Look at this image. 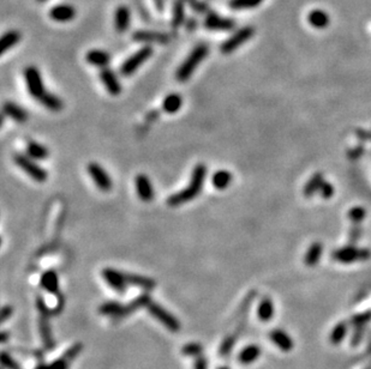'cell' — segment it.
Wrapping results in <instances>:
<instances>
[{
  "label": "cell",
  "mask_w": 371,
  "mask_h": 369,
  "mask_svg": "<svg viewBox=\"0 0 371 369\" xmlns=\"http://www.w3.org/2000/svg\"><path fill=\"white\" fill-rule=\"evenodd\" d=\"M205 176H207V167L204 164L196 165L191 173V179H190L189 186L186 189L179 191V192L174 193L171 197H168V207L177 208L195 199L202 192V190H203Z\"/></svg>",
  "instance_id": "1"
},
{
  "label": "cell",
  "mask_w": 371,
  "mask_h": 369,
  "mask_svg": "<svg viewBox=\"0 0 371 369\" xmlns=\"http://www.w3.org/2000/svg\"><path fill=\"white\" fill-rule=\"evenodd\" d=\"M208 53H209V46L207 44H198L196 46V47L190 52V54L186 57V59L180 64L179 67H178L176 72L177 81L180 83L189 81L190 77L192 76V73L195 72L197 66L205 59Z\"/></svg>",
  "instance_id": "2"
},
{
  "label": "cell",
  "mask_w": 371,
  "mask_h": 369,
  "mask_svg": "<svg viewBox=\"0 0 371 369\" xmlns=\"http://www.w3.org/2000/svg\"><path fill=\"white\" fill-rule=\"evenodd\" d=\"M332 258L341 264H353L357 261H366L371 258V251L369 248H358L354 246H345V247L335 250L332 253Z\"/></svg>",
  "instance_id": "3"
},
{
  "label": "cell",
  "mask_w": 371,
  "mask_h": 369,
  "mask_svg": "<svg viewBox=\"0 0 371 369\" xmlns=\"http://www.w3.org/2000/svg\"><path fill=\"white\" fill-rule=\"evenodd\" d=\"M153 52L154 51H153L152 46L144 45L142 48H140L136 53H134L131 57H129L128 59L121 64L120 69H119L120 75L124 77L134 75V73L139 70V67L142 66L143 64L152 57Z\"/></svg>",
  "instance_id": "4"
},
{
  "label": "cell",
  "mask_w": 371,
  "mask_h": 369,
  "mask_svg": "<svg viewBox=\"0 0 371 369\" xmlns=\"http://www.w3.org/2000/svg\"><path fill=\"white\" fill-rule=\"evenodd\" d=\"M149 314L158 320L160 324H162L168 331L171 332H178L180 330V322L173 314H171L166 308L161 306V304L150 301L147 306Z\"/></svg>",
  "instance_id": "5"
},
{
  "label": "cell",
  "mask_w": 371,
  "mask_h": 369,
  "mask_svg": "<svg viewBox=\"0 0 371 369\" xmlns=\"http://www.w3.org/2000/svg\"><path fill=\"white\" fill-rule=\"evenodd\" d=\"M254 35H255V29L253 27L241 28L220 45V52L223 54H231L245 42L249 41Z\"/></svg>",
  "instance_id": "6"
},
{
  "label": "cell",
  "mask_w": 371,
  "mask_h": 369,
  "mask_svg": "<svg viewBox=\"0 0 371 369\" xmlns=\"http://www.w3.org/2000/svg\"><path fill=\"white\" fill-rule=\"evenodd\" d=\"M15 163L20 167L24 173H27L32 177L33 180L38 181V182H44V181L47 180V171L45 170L44 168H41L38 163H35L33 161V158H30L28 155H15Z\"/></svg>",
  "instance_id": "7"
},
{
  "label": "cell",
  "mask_w": 371,
  "mask_h": 369,
  "mask_svg": "<svg viewBox=\"0 0 371 369\" xmlns=\"http://www.w3.org/2000/svg\"><path fill=\"white\" fill-rule=\"evenodd\" d=\"M24 79H26L29 94L36 100H40V97L45 94L46 90L41 72H40L38 67L27 66L26 70H24Z\"/></svg>",
  "instance_id": "8"
},
{
  "label": "cell",
  "mask_w": 371,
  "mask_h": 369,
  "mask_svg": "<svg viewBox=\"0 0 371 369\" xmlns=\"http://www.w3.org/2000/svg\"><path fill=\"white\" fill-rule=\"evenodd\" d=\"M133 40L140 44L167 45L171 42V35L167 33L153 32V30H136L133 34Z\"/></svg>",
  "instance_id": "9"
},
{
  "label": "cell",
  "mask_w": 371,
  "mask_h": 369,
  "mask_svg": "<svg viewBox=\"0 0 371 369\" xmlns=\"http://www.w3.org/2000/svg\"><path fill=\"white\" fill-rule=\"evenodd\" d=\"M88 173L90 175V177L93 179L94 183L96 184V187L103 192H108L112 189V179L109 176L108 173L103 169L99 163H90L88 165Z\"/></svg>",
  "instance_id": "10"
},
{
  "label": "cell",
  "mask_w": 371,
  "mask_h": 369,
  "mask_svg": "<svg viewBox=\"0 0 371 369\" xmlns=\"http://www.w3.org/2000/svg\"><path fill=\"white\" fill-rule=\"evenodd\" d=\"M102 278L108 284V287H111L115 293H127L129 284L127 282V278H125V273L118 271V270L107 267V269L102 270Z\"/></svg>",
  "instance_id": "11"
},
{
  "label": "cell",
  "mask_w": 371,
  "mask_h": 369,
  "mask_svg": "<svg viewBox=\"0 0 371 369\" xmlns=\"http://www.w3.org/2000/svg\"><path fill=\"white\" fill-rule=\"evenodd\" d=\"M204 27L211 32H229L234 29L235 22L232 18L221 17L215 12H209L204 20Z\"/></svg>",
  "instance_id": "12"
},
{
  "label": "cell",
  "mask_w": 371,
  "mask_h": 369,
  "mask_svg": "<svg viewBox=\"0 0 371 369\" xmlns=\"http://www.w3.org/2000/svg\"><path fill=\"white\" fill-rule=\"evenodd\" d=\"M100 79L102 82V84L105 85L106 90L113 96H118L121 92V84L119 82L118 77L111 69L105 67V69L101 70L100 72Z\"/></svg>",
  "instance_id": "13"
},
{
  "label": "cell",
  "mask_w": 371,
  "mask_h": 369,
  "mask_svg": "<svg viewBox=\"0 0 371 369\" xmlns=\"http://www.w3.org/2000/svg\"><path fill=\"white\" fill-rule=\"evenodd\" d=\"M50 17L59 23L70 22L76 17V9L69 4L56 5L50 10Z\"/></svg>",
  "instance_id": "14"
},
{
  "label": "cell",
  "mask_w": 371,
  "mask_h": 369,
  "mask_svg": "<svg viewBox=\"0 0 371 369\" xmlns=\"http://www.w3.org/2000/svg\"><path fill=\"white\" fill-rule=\"evenodd\" d=\"M136 183V191L140 199L143 202H150L154 198V189L150 182L149 177L146 174H139L135 179Z\"/></svg>",
  "instance_id": "15"
},
{
  "label": "cell",
  "mask_w": 371,
  "mask_h": 369,
  "mask_svg": "<svg viewBox=\"0 0 371 369\" xmlns=\"http://www.w3.org/2000/svg\"><path fill=\"white\" fill-rule=\"evenodd\" d=\"M131 23L130 9L125 5H120L114 11V28L119 34L128 32Z\"/></svg>",
  "instance_id": "16"
},
{
  "label": "cell",
  "mask_w": 371,
  "mask_h": 369,
  "mask_svg": "<svg viewBox=\"0 0 371 369\" xmlns=\"http://www.w3.org/2000/svg\"><path fill=\"white\" fill-rule=\"evenodd\" d=\"M269 338H271L272 342L274 343L281 351L288 352L291 351L294 346V343L290 334L286 333L284 330H281V328H274V330L271 331Z\"/></svg>",
  "instance_id": "17"
},
{
  "label": "cell",
  "mask_w": 371,
  "mask_h": 369,
  "mask_svg": "<svg viewBox=\"0 0 371 369\" xmlns=\"http://www.w3.org/2000/svg\"><path fill=\"white\" fill-rule=\"evenodd\" d=\"M39 330H40V336H41V340L44 346L47 350H52L56 345V340L53 338V333H52V328L50 320H48V316L41 315L39 321Z\"/></svg>",
  "instance_id": "18"
},
{
  "label": "cell",
  "mask_w": 371,
  "mask_h": 369,
  "mask_svg": "<svg viewBox=\"0 0 371 369\" xmlns=\"http://www.w3.org/2000/svg\"><path fill=\"white\" fill-rule=\"evenodd\" d=\"M85 61L93 66L105 69L111 63V55L107 53L106 51H102V49H90L85 54Z\"/></svg>",
  "instance_id": "19"
},
{
  "label": "cell",
  "mask_w": 371,
  "mask_h": 369,
  "mask_svg": "<svg viewBox=\"0 0 371 369\" xmlns=\"http://www.w3.org/2000/svg\"><path fill=\"white\" fill-rule=\"evenodd\" d=\"M40 285L42 289H45L46 291L51 294H59V278L58 275L54 271H46L44 275L41 276L40 279Z\"/></svg>",
  "instance_id": "20"
},
{
  "label": "cell",
  "mask_w": 371,
  "mask_h": 369,
  "mask_svg": "<svg viewBox=\"0 0 371 369\" xmlns=\"http://www.w3.org/2000/svg\"><path fill=\"white\" fill-rule=\"evenodd\" d=\"M261 353H262L261 346L256 345V344H250L238 353V362H240L241 364H251L256 359H259Z\"/></svg>",
  "instance_id": "21"
},
{
  "label": "cell",
  "mask_w": 371,
  "mask_h": 369,
  "mask_svg": "<svg viewBox=\"0 0 371 369\" xmlns=\"http://www.w3.org/2000/svg\"><path fill=\"white\" fill-rule=\"evenodd\" d=\"M3 109H4V114L8 115L9 118H11L12 120H15V121L26 122L27 120H28V113H27L22 107L18 106V104L15 102L8 101V102L4 103Z\"/></svg>",
  "instance_id": "22"
},
{
  "label": "cell",
  "mask_w": 371,
  "mask_h": 369,
  "mask_svg": "<svg viewBox=\"0 0 371 369\" xmlns=\"http://www.w3.org/2000/svg\"><path fill=\"white\" fill-rule=\"evenodd\" d=\"M150 301H152V299H150V296L148 294L140 295L139 297H136V299L131 301L130 303H128L127 306H124V308H122L120 315H119L116 319H121V318H124V316L133 314L134 312H136V310L142 308V307H147Z\"/></svg>",
  "instance_id": "23"
},
{
  "label": "cell",
  "mask_w": 371,
  "mask_h": 369,
  "mask_svg": "<svg viewBox=\"0 0 371 369\" xmlns=\"http://www.w3.org/2000/svg\"><path fill=\"white\" fill-rule=\"evenodd\" d=\"M125 278H127L129 285H135V287L144 289V290H152L156 285L154 279L146 276L135 275V273H125Z\"/></svg>",
  "instance_id": "24"
},
{
  "label": "cell",
  "mask_w": 371,
  "mask_h": 369,
  "mask_svg": "<svg viewBox=\"0 0 371 369\" xmlns=\"http://www.w3.org/2000/svg\"><path fill=\"white\" fill-rule=\"evenodd\" d=\"M322 253H323V245L321 242L316 241L308 248L304 255V264L306 266H316L320 261Z\"/></svg>",
  "instance_id": "25"
},
{
  "label": "cell",
  "mask_w": 371,
  "mask_h": 369,
  "mask_svg": "<svg viewBox=\"0 0 371 369\" xmlns=\"http://www.w3.org/2000/svg\"><path fill=\"white\" fill-rule=\"evenodd\" d=\"M274 303L273 301L269 299V297H265L262 301H261L259 304V308H257V316L261 321L263 322H268L271 321L274 316Z\"/></svg>",
  "instance_id": "26"
},
{
  "label": "cell",
  "mask_w": 371,
  "mask_h": 369,
  "mask_svg": "<svg viewBox=\"0 0 371 369\" xmlns=\"http://www.w3.org/2000/svg\"><path fill=\"white\" fill-rule=\"evenodd\" d=\"M324 182L323 180V174L322 173H315L309 179L308 182L304 186V190H303V193L306 198H311L314 197L316 193L318 192L321 189L322 183Z\"/></svg>",
  "instance_id": "27"
},
{
  "label": "cell",
  "mask_w": 371,
  "mask_h": 369,
  "mask_svg": "<svg viewBox=\"0 0 371 369\" xmlns=\"http://www.w3.org/2000/svg\"><path fill=\"white\" fill-rule=\"evenodd\" d=\"M182 104H183L182 96H180L179 94L173 92V94L167 95V96L165 97L164 102H162V109L166 113H168V114H173V113H177L178 110L180 109Z\"/></svg>",
  "instance_id": "28"
},
{
  "label": "cell",
  "mask_w": 371,
  "mask_h": 369,
  "mask_svg": "<svg viewBox=\"0 0 371 369\" xmlns=\"http://www.w3.org/2000/svg\"><path fill=\"white\" fill-rule=\"evenodd\" d=\"M21 40V33H18L17 30H10V32L5 33L2 36L0 40V53L4 54L6 51L15 47Z\"/></svg>",
  "instance_id": "29"
},
{
  "label": "cell",
  "mask_w": 371,
  "mask_h": 369,
  "mask_svg": "<svg viewBox=\"0 0 371 369\" xmlns=\"http://www.w3.org/2000/svg\"><path fill=\"white\" fill-rule=\"evenodd\" d=\"M40 102L44 107L47 109L52 110V112H59L63 109V101L60 100V97H58L57 95L52 94V92L46 91L41 97H40Z\"/></svg>",
  "instance_id": "30"
},
{
  "label": "cell",
  "mask_w": 371,
  "mask_h": 369,
  "mask_svg": "<svg viewBox=\"0 0 371 369\" xmlns=\"http://www.w3.org/2000/svg\"><path fill=\"white\" fill-rule=\"evenodd\" d=\"M27 155L33 159H45L48 157L50 151L46 146L38 141H29L27 145Z\"/></svg>",
  "instance_id": "31"
},
{
  "label": "cell",
  "mask_w": 371,
  "mask_h": 369,
  "mask_svg": "<svg viewBox=\"0 0 371 369\" xmlns=\"http://www.w3.org/2000/svg\"><path fill=\"white\" fill-rule=\"evenodd\" d=\"M232 173H229L228 170H217L214 173L213 177H211V182H213V186L215 187L217 190H225L227 189L229 186V183L232 182Z\"/></svg>",
  "instance_id": "32"
},
{
  "label": "cell",
  "mask_w": 371,
  "mask_h": 369,
  "mask_svg": "<svg viewBox=\"0 0 371 369\" xmlns=\"http://www.w3.org/2000/svg\"><path fill=\"white\" fill-rule=\"evenodd\" d=\"M185 21V3L184 0H177L173 6V14H172V27L179 28L183 26Z\"/></svg>",
  "instance_id": "33"
},
{
  "label": "cell",
  "mask_w": 371,
  "mask_h": 369,
  "mask_svg": "<svg viewBox=\"0 0 371 369\" xmlns=\"http://www.w3.org/2000/svg\"><path fill=\"white\" fill-rule=\"evenodd\" d=\"M309 23L317 29H323L329 24V16L322 10H312L308 17Z\"/></svg>",
  "instance_id": "34"
},
{
  "label": "cell",
  "mask_w": 371,
  "mask_h": 369,
  "mask_svg": "<svg viewBox=\"0 0 371 369\" xmlns=\"http://www.w3.org/2000/svg\"><path fill=\"white\" fill-rule=\"evenodd\" d=\"M122 308H124V306L121 303L116 302V301H107V302L101 304L99 312L100 314L113 316L115 319L120 315Z\"/></svg>",
  "instance_id": "35"
},
{
  "label": "cell",
  "mask_w": 371,
  "mask_h": 369,
  "mask_svg": "<svg viewBox=\"0 0 371 369\" xmlns=\"http://www.w3.org/2000/svg\"><path fill=\"white\" fill-rule=\"evenodd\" d=\"M347 332H348V325L346 324L345 321L339 322V324H336L335 326H334L332 332H330V342H332V344H334V345L340 344L343 339H345Z\"/></svg>",
  "instance_id": "36"
},
{
  "label": "cell",
  "mask_w": 371,
  "mask_h": 369,
  "mask_svg": "<svg viewBox=\"0 0 371 369\" xmlns=\"http://www.w3.org/2000/svg\"><path fill=\"white\" fill-rule=\"evenodd\" d=\"M238 336H239V331H235L234 333L228 334V336L222 340V343L220 344V347H219L220 355L227 356L232 352L233 347H234V345H235V342H237V337Z\"/></svg>",
  "instance_id": "37"
},
{
  "label": "cell",
  "mask_w": 371,
  "mask_h": 369,
  "mask_svg": "<svg viewBox=\"0 0 371 369\" xmlns=\"http://www.w3.org/2000/svg\"><path fill=\"white\" fill-rule=\"evenodd\" d=\"M263 0H229L228 5L233 10H244V9H254L259 6Z\"/></svg>",
  "instance_id": "38"
},
{
  "label": "cell",
  "mask_w": 371,
  "mask_h": 369,
  "mask_svg": "<svg viewBox=\"0 0 371 369\" xmlns=\"http://www.w3.org/2000/svg\"><path fill=\"white\" fill-rule=\"evenodd\" d=\"M371 321V310L359 313V314L352 316L351 325L354 328H364Z\"/></svg>",
  "instance_id": "39"
},
{
  "label": "cell",
  "mask_w": 371,
  "mask_h": 369,
  "mask_svg": "<svg viewBox=\"0 0 371 369\" xmlns=\"http://www.w3.org/2000/svg\"><path fill=\"white\" fill-rule=\"evenodd\" d=\"M202 352H203V346L200 343H188L182 347V353L188 357H200Z\"/></svg>",
  "instance_id": "40"
},
{
  "label": "cell",
  "mask_w": 371,
  "mask_h": 369,
  "mask_svg": "<svg viewBox=\"0 0 371 369\" xmlns=\"http://www.w3.org/2000/svg\"><path fill=\"white\" fill-rule=\"evenodd\" d=\"M70 363L71 362L67 361L64 356H61L60 358L54 359V361L50 362V363L40 364L39 367H36V369H69Z\"/></svg>",
  "instance_id": "41"
},
{
  "label": "cell",
  "mask_w": 371,
  "mask_h": 369,
  "mask_svg": "<svg viewBox=\"0 0 371 369\" xmlns=\"http://www.w3.org/2000/svg\"><path fill=\"white\" fill-rule=\"evenodd\" d=\"M366 217V210L361 207H354L348 211V218L354 224L360 223Z\"/></svg>",
  "instance_id": "42"
},
{
  "label": "cell",
  "mask_w": 371,
  "mask_h": 369,
  "mask_svg": "<svg viewBox=\"0 0 371 369\" xmlns=\"http://www.w3.org/2000/svg\"><path fill=\"white\" fill-rule=\"evenodd\" d=\"M82 350H83V345H82L81 343H76V344H73L72 346H70L69 349L63 353V356L69 362H72L73 359L77 357L79 353L82 352Z\"/></svg>",
  "instance_id": "43"
},
{
  "label": "cell",
  "mask_w": 371,
  "mask_h": 369,
  "mask_svg": "<svg viewBox=\"0 0 371 369\" xmlns=\"http://www.w3.org/2000/svg\"><path fill=\"white\" fill-rule=\"evenodd\" d=\"M318 192H320V196L323 199H330L334 196V192H335V190H334V186L332 183L328 182V181H324V182L322 183L321 189H320V191H318Z\"/></svg>",
  "instance_id": "44"
},
{
  "label": "cell",
  "mask_w": 371,
  "mask_h": 369,
  "mask_svg": "<svg viewBox=\"0 0 371 369\" xmlns=\"http://www.w3.org/2000/svg\"><path fill=\"white\" fill-rule=\"evenodd\" d=\"M2 364H3V367L8 368V369H21L20 367H18L17 362L5 351L2 353Z\"/></svg>",
  "instance_id": "45"
},
{
  "label": "cell",
  "mask_w": 371,
  "mask_h": 369,
  "mask_svg": "<svg viewBox=\"0 0 371 369\" xmlns=\"http://www.w3.org/2000/svg\"><path fill=\"white\" fill-rule=\"evenodd\" d=\"M194 369H208V362L203 356L196 357L194 362Z\"/></svg>",
  "instance_id": "46"
},
{
  "label": "cell",
  "mask_w": 371,
  "mask_h": 369,
  "mask_svg": "<svg viewBox=\"0 0 371 369\" xmlns=\"http://www.w3.org/2000/svg\"><path fill=\"white\" fill-rule=\"evenodd\" d=\"M363 332H364V328H354V333H353V337H352V345H357V344H359V342L361 340V338H363Z\"/></svg>",
  "instance_id": "47"
},
{
  "label": "cell",
  "mask_w": 371,
  "mask_h": 369,
  "mask_svg": "<svg viewBox=\"0 0 371 369\" xmlns=\"http://www.w3.org/2000/svg\"><path fill=\"white\" fill-rule=\"evenodd\" d=\"M14 313V309H12L11 306H4L2 308V321L5 322L8 319H10V316Z\"/></svg>",
  "instance_id": "48"
},
{
  "label": "cell",
  "mask_w": 371,
  "mask_h": 369,
  "mask_svg": "<svg viewBox=\"0 0 371 369\" xmlns=\"http://www.w3.org/2000/svg\"><path fill=\"white\" fill-rule=\"evenodd\" d=\"M0 338H2V343H5L6 340H8V332L3 331L2 332V336H0Z\"/></svg>",
  "instance_id": "49"
},
{
  "label": "cell",
  "mask_w": 371,
  "mask_h": 369,
  "mask_svg": "<svg viewBox=\"0 0 371 369\" xmlns=\"http://www.w3.org/2000/svg\"><path fill=\"white\" fill-rule=\"evenodd\" d=\"M217 369H229V368H227V367H219Z\"/></svg>",
  "instance_id": "50"
},
{
  "label": "cell",
  "mask_w": 371,
  "mask_h": 369,
  "mask_svg": "<svg viewBox=\"0 0 371 369\" xmlns=\"http://www.w3.org/2000/svg\"><path fill=\"white\" fill-rule=\"evenodd\" d=\"M38 2H40V3H44V2H46V0H38Z\"/></svg>",
  "instance_id": "51"
}]
</instances>
